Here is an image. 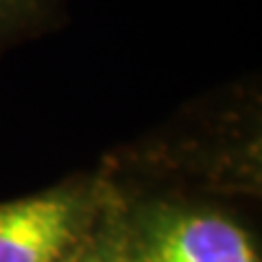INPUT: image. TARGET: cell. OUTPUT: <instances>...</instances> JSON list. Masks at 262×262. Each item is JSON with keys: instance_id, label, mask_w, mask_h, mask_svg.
Returning a JSON list of instances; mask_svg holds the SVG:
<instances>
[{"instance_id": "3", "label": "cell", "mask_w": 262, "mask_h": 262, "mask_svg": "<svg viewBox=\"0 0 262 262\" xmlns=\"http://www.w3.org/2000/svg\"><path fill=\"white\" fill-rule=\"evenodd\" d=\"M55 0H0V46L42 27Z\"/></svg>"}, {"instance_id": "2", "label": "cell", "mask_w": 262, "mask_h": 262, "mask_svg": "<svg viewBox=\"0 0 262 262\" xmlns=\"http://www.w3.org/2000/svg\"><path fill=\"white\" fill-rule=\"evenodd\" d=\"M142 262H260L249 236L219 214H186L164 223Z\"/></svg>"}, {"instance_id": "1", "label": "cell", "mask_w": 262, "mask_h": 262, "mask_svg": "<svg viewBox=\"0 0 262 262\" xmlns=\"http://www.w3.org/2000/svg\"><path fill=\"white\" fill-rule=\"evenodd\" d=\"M79 203L46 192L0 206V262H57L75 241Z\"/></svg>"}]
</instances>
